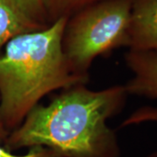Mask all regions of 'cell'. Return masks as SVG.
Returning <instances> with one entry per match:
<instances>
[{
	"instance_id": "cell-7",
	"label": "cell",
	"mask_w": 157,
	"mask_h": 157,
	"mask_svg": "<svg viewBox=\"0 0 157 157\" xmlns=\"http://www.w3.org/2000/svg\"><path fill=\"white\" fill-rule=\"evenodd\" d=\"M98 0H42L48 20L51 24L59 17H68L71 11H80Z\"/></svg>"
},
{
	"instance_id": "cell-2",
	"label": "cell",
	"mask_w": 157,
	"mask_h": 157,
	"mask_svg": "<svg viewBox=\"0 0 157 157\" xmlns=\"http://www.w3.org/2000/svg\"><path fill=\"white\" fill-rule=\"evenodd\" d=\"M68 17L11 39L0 54V120L11 133L45 95L86 84L73 71L62 50Z\"/></svg>"
},
{
	"instance_id": "cell-5",
	"label": "cell",
	"mask_w": 157,
	"mask_h": 157,
	"mask_svg": "<svg viewBox=\"0 0 157 157\" xmlns=\"http://www.w3.org/2000/svg\"><path fill=\"white\" fill-rule=\"evenodd\" d=\"M125 60L134 74L124 85L128 94L157 98V52L129 50Z\"/></svg>"
},
{
	"instance_id": "cell-10",
	"label": "cell",
	"mask_w": 157,
	"mask_h": 157,
	"mask_svg": "<svg viewBox=\"0 0 157 157\" xmlns=\"http://www.w3.org/2000/svg\"><path fill=\"white\" fill-rule=\"evenodd\" d=\"M0 157H60L49 148L43 147H33L23 155H17L7 150L6 147L0 146Z\"/></svg>"
},
{
	"instance_id": "cell-3",
	"label": "cell",
	"mask_w": 157,
	"mask_h": 157,
	"mask_svg": "<svg viewBox=\"0 0 157 157\" xmlns=\"http://www.w3.org/2000/svg\"><path fill=\"white\" fill-rule=\"evenodd\" d=\"M134 0H103L86 6L67 19L62 37V50L73 71L89 78L97 57L128 46Z\"/></svg>"
},
{
	"instance_id": "cell-4",
	"label": "cell",
	"mask_w": 157,
	"mask_h": 157,
	"mask_svg": "<svg viewBox=\"0 0 157 157\" xmlns=\"http://www.w3.org/2000/svg\"><path fill=\"white\" fill-rule=\"evenodd\" d=\"M129 50L157 52V0H134L129 25Z\"/></svg>"
},
{
	"instance_id": "cell-1",
	"label": "cell",
	"mask_w": 157,
	"mask_h": 157,
	"mask_svg": "<svg viewBox=\"0 0 157 157\" xmlns=\"http://www.w3.org/2000/svg\"><path fill=\"white\" fill-rule=\"evenodd\" d=\"M124 86L91 90L86 84L64 89L47 105H37L4 142L9 151L43 147L60 157H120L107 121L122 109Z\"/></svg>"
},
{
	"instance_id": "cell-12",
	"label": "cell",
	"mask_w": 157,
	"mask_h": 157,
	"mask_svg": "<svg viewBox=\"0 0 157 157\" xmlns=\"http://www.w3.org/2000/svg\"><path fill=\"white\" fill-rule=\"evenodd\" d=\"M147 157H157V152H154L151 155H149Z\"/></svg>"
},
{
	"instance_id": "cell-11",
	"label": "cell",
	"mask_w": 157,
	"mask_h": 157,
	"mask_svg": "<svg viewBox=\"0 0 157 157\" xmlns=\"http://www.w3.org/2000/svg\"><path fill=\"white\" fill-rule=\"evenodd\" d=\"M8 135H9V132L6 130L0 120V142H5Z\"/></svg>"
},
{
	"instance_id": "cell-9",
	"label": "cell",
	"mask_w": 157,
	"mask_h": 157,
	"mask_svg": "<svg viewBox=\"0 0 157 157\" xmlns=\"http://www.w3.org/2000/svg\"><path fill=\"white\" fill-rule=\"evenodd\" d=\"M146 121H157V107H143L137 109L124 121L121 128Z\"/></svg>"
},
{
	"instance_id": "cell-6",
	"label": "cell",
	"mask_w": 157,
	"mask_h": 157,
	"mask_svg": "<svg viewBox=\"0 0 157 157\" xmlns=\"http://www.w3.org/2000/svg\"><path fill=\"white\" fill-rule=\"evenodd\" d=\"M42 29L23 12L14 0H0V52L14 37Z\"/></svg>"
},
{
	"instance_id": "cell-8",
	"label": "cell",
	"mask_w": 157,
	"mask_h": 157,
	"mask_svg": "<svg viewBox=\"0 0 157 157\" xmlns=\"http://www.w3.org/2000/svg\"><path fill=\"white\" fill-rule=\"evenodd\" d=\"M23 12L34 23L45 28L48 20L42 0H14Z\"/></svg>"
}]
</instances>
